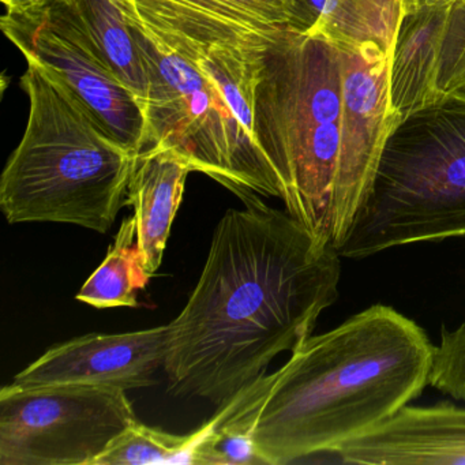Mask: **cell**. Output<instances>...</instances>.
<instances>
[{"mask_svg": "<svg viewBox=\"0 0 465 465\" xmlns=\"http://www.w3.org/2000/svg\"><path fill=\"white\" fill-rule=\"evenodd\" d=\"M214 230L197 287L168 323L164 371L176 394L224 405L312 336L339 298L340 254L254 193Z\"/></svg>", "mask_w": 465, "mask_h": 465, "instance_id": "6da1fadb", "label": "cell"}, {"mask_svg": "<svg viewBox=\"0 0 465 465\" xmlns=\"http://www.w3.org/2000/svg\"><path fill=\"white\" fill-rule=\"evenodd\" d=\"M432 350L420 326L375 304L307 337L284 366L261 375L213 419L249 434L265 465L334 453L420 396Z\"/></svg>", "mask_w": 465, "mask_h": 465, "instance_id": "7a4b0ae2", "label": "cell"}, {"mask_svg": "<svg viewBox=\"0 0 465 465\" xmlns=\"http://www.w3.org/2000/svg\"><path fill=\"white\" fill-rule=\"evenodd\" d=\"M148 75L146 149H171L241 197L280 198L255 140V88L274 32L176 0H114Z\"/></svg>", "mask_w": 465, "mask_h": 465, "instance_id": "3957f363", "label": "cell"}, {"mask_svg": "<svg viewBox=\"0 0 465 465\" xmlns=\"http://www.w3.org/2000/svg\"><path fill=\"white\" fill-rule=\"evenodd\" d=\"M26 64L21 86L28 122L0 178V208L10 224L64 223L105 233L138 156L110 137L59 78Z\"/></svg>", "mask_w": 465, "mask_h": 465, "instance_id": "277c9868", "label": "cell"}, {"mask_svg": "<svg viewBox=\"0 0 465 465\" xmlns=\"http://www.w3.org/2000/svg\"><path fill=\"white\" fill-rule=\"evenodd\" d=\"M341 115L339 45L288 28L274 32L255 88V140L288 213L331 246Z\"/></svg>", "mask_w": 465, "mask_h": 465, "instance_id": "5b68a950", "label": "cell"}, {"mask_svg": "<svg viewBox=\"0 0 465 465\" xmlns=\"http://www.w3.org/2000/svg\"><path fill=\"white\" fill-rule=\"evenodd\" d=\"M465 236V91L405 116L381 154L340 257Z\"/></svg>", "mask_w": 465, "mask_h": 465, "instance_id": "8992f818", "label": "cell"}, {"mask_svg": "<svg viewBox=\"0 0 465 465\" xmlns=\"http://www.w3.org/2000/svg\"><path fill=\"white\" fill-rule=\"evenodd\" d=\"M135 421L121 389L12 382L0 391V465H94Z\"/></svg>", "mask_w": 465, "mask_h": 465, "instance_id": "52a82bcc", "label": "cell"}, {"mask_svg": "<svg viewBox=\"0 0 465 465\" xmlns=\"http://www.w3.org/2000/svg\"><path fill=\"white\" fill-rule=\"evenodd\" d=\"M0 28L26 61L36 62L59 78L119 145L137 156L145 151L143 107L108 66L74 0L6 12Z\"/></svg>", "mask_w": 465, "mask_h": 465, "instance_id": "ba28073f", "label": "cell"}, {"mask_svg": "<svg viewBox=\"0 0 465 465\" xmlns=\"http://www.w3.org/2000/svg\"><path fill=\"white\" fill-rule=\"evenodd\" d=\"M339 48L342 61V115L334 184L337 243L347 232L353 214L371 186L389 135L401 121L391 105V55L374 45Z\"/></svg>", "mask_w": 465, "mask_h": 465, "instance_id": "9c48e42d", "label": "cell"}, {"mask_svg": "<svg viewBox=\"0 0 465 465\" xmlns=\"http://www.w3.org/2000/svg\"><path fill=\"white\" fill-rule=\"evenodd\" d=\"M168 325L129 333H91L50 348L15 375L18 386L86 385L148 388L164 367Z\"/></svg>", "mask_w": 465, "mask_h": 465, "instance_id": "30bf717a", "label": "cell"}, {"mask_svg": "<svg viewBox=\"0 0 465 465\" xmlns=\"http://www.w3.org/2000/svg\"><path fill=\"white\" fill-rule=\"evenodd\" d=\"M334 454L347 464H465V410L449 402L405 405Z\"/></svg>", "mask_w": 465, "mask_h": 465, "instance_id": "8fae6325", "label": "cell"}, {"mask_svg": "<svg viewBox=\"0 0 465 465\" xmlns=\"http://www.w3.org/2000/svg\"><path fill=\"white\" fill-rule=\"evenodd\" d=\"M190 173L183 157L171 149L151 146L138 154L126 195L134 208L137 246L149 273L162 265Z\"/></svg>", "mask_w": 465, "mask_h": 465, "instance_id": "7c38bea8", "label": "cell"}, {"mask_svg": "<svg viewBox=\"0 0 465 465\" xmlns=\"http://www.w3.org/2000/svg\"><path fill=\"white\" fill-rule=\"evenodd\" d=\"M402 20V0H291L288 29L391 55Z\"/></svg>", "mask_w": 465, "mask_h": 465, "instance_id": "4fadbf2b", "label": "cell"}, {"mask_svg": "<svg viewBox=\"0 0 465 465\" xmlns=\"http://www.w3.org/2000/svg\"><path fill=\"white\" fill-rule=\"evenodd\" d=\"M449 7L421 10L401 21L389 66L391 110L401 119L438 100V56Z\"/></svg>", "mask_w": 465, "mask_h": 465, "instance_id": "5bb4252c", "label": "cell"}, {"mask_svg": "<svg viewBox=\"0 0 465 465\" xmlns=\"http://www.w3.org/2000/svg\"><path fill=\"white\" fill-rule=\"evenodd\" d=\"M153 274L143 266L137 246V222L129 216L122 223L115 242L102 265L94 272L75 299L96 309L137 307L138 291H143Z\"/></svg>", "mask_w": 465, "mask_h": 465, "instance_id": "9a60e30c", "label": "cell"}, {"mask_svg": "<svg viewBox=\"0 0 465 465\" xmlns=\"http://www.w3.org/2000/svg\"><path fill=\"white\" fill-rule=\"evenodd\" d=\"M74 6L108 66L143 107L148 75L132 26L121 9L114 0H74Z\"/></svg>", "mask_w": 465, "mask_h": 465, "instance_id": "2e32d148", "label": "cell"}, {"mask_svg": "<svg viewBox=\"0 0 465 465\" xmlns=\"http://www.w3.org/2000/svg\"><path fill=\"white\" fill-rule=\"evenodd\" d=\"M205 423L192 434L178 435L135 421L94 460V465H198V446Z\"/></svg>", "mask_w": 465, "mask_h": 465, "instance_id": "e0dca14e", "label": "cell"}, {"mask_svg": "<svg viewBox=\"0 0 465 465\" xmlns=\"http://www.w3.org/2000/svg\"><path fill=\"white\" fill-rule=\"evenodd\" d=\"M260 32L288 28L291 0H176Z\"/></svg>", "mask_w": 465, "mask_h": 465, "instance_id": "ac0fdd59", "label": "cell"}, {"mask_svg": "<svg viewBox=\"0 0 465 465\" xmlns=\"http://www.w3.org/2000/svg\"><path fill=\"white\" fill-rule=\"evenodd\" d=\"M465 91V0L449 7L437 66L438 100Z\"/></svg>", "mask_w": 465, "mask_h": 465, "instance_id": "d6986e66", "label": "cell"}, {"mask_svg": "<svg viewBox=\"0 0 465 465\" xmlns=\"http://www.w3.org/2000/svg\"><path fill=\"white\" fill-rule=\"evenodd\" d=\"M197 457L198 465H265L249 434L220 426L213 418L205 423Z\"/></svg>", "mask_w": 465, "mask_h": 465, "instance_id": "ffe728a7", "label": "cell"}, {"mask_svg": "<svg viewBox=\"0 0 465 465\" xmlns=\"http://www.w3.org/2000/svg\"><path fill=\"white\" fill-rule=\"evenodd\" d=\"M429 385L465 401V323L456 331L442 329L440 344L432 350Z\"/></svg>", "mask_w": 465, "mask_h": 465, "instance_id": "44dd1931", "label": "cell"}, {"mask_svg": "<svg viewBox=\"0 0 465 465\" xmlns=\"http://www.w3.org/2000/svg\"><path fill=\"white\" fill-rule=\"evenodd\" d=\"M456 2L459 0H402V13H404V17H407V15H416L421 10L451 6Z\"/></svg>", "mask_w": 465, "mask_h": 465, "instance_id": "7402d4cb", "label": "cell"}, {"mask_svg": "<svg viewBox=\"0 0 465 465\" xmlns=\"http://www.w3.org/2000/svg\"><path fill=\"white\" fill-rule=\"evenodd\" d=\"M48 2H54V0H2L7 13L21 12V10L31 9V7L40 6Z\"/></svg>", "mask_w": 465, "mask_h": 465, "instance_id": "603a6c76", "label": "cell"}]
</instances>
